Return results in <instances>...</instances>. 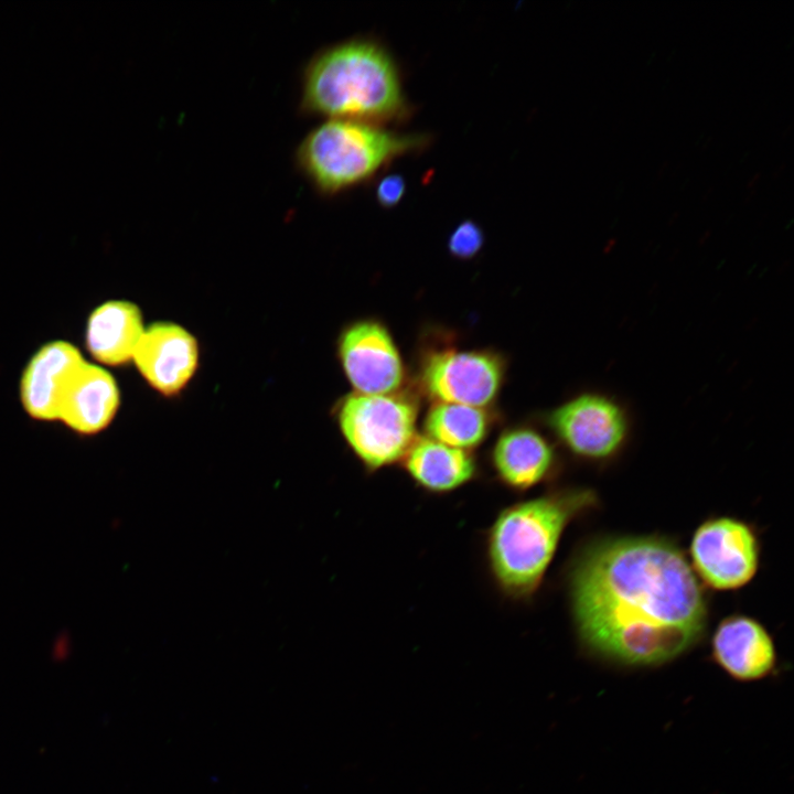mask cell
Instances as JSON below:
<instances>
[{
	"label": "cell",
	"instance_id": "6",
	"mask_svg": "<svg viewBox=\"0 0 794 794\" xmlns=\"http://www.w3.org/2000/svg\"><path fill=\"white\" fill-rule=\"evenodd\" d=\"M507 364L487 348L446 346L422 354L418 385L432 403L490 408L503 387Z\"/></svg>",
	"mask_w": 794,
	"mask_h": 794
},
{
	"label": "cell",
	"instance_id": "7",
	"mask_svg": "<svg viewBox=\"0 0 794 794\" xmlns=\"http://www.w3.org/2000/svg\"><path fill=\"white\" fill-rule=\"evenodd\" d=\"M546 425L573 455L604 460L622 448L629 432L624 408L613 398L582 393L546 415Z\"/></svg>",
	"mask_w": 794,
	"mask_h": 794
},
{
	"label": "cell",
	"instance_id": "20",
	"mask_svg": "<svg viewBox=\"0 0 794 794\" xmlns=\"http://www.w3.org/2000/svg\"><path fill=\"white\" fill-rule=\"evenodd\" d=\"M760 178H761L760 172H757L752 176H750V179L747 182L748 187H750V189L753 187L755 185V183L760 180Z\"/></svg>",
	"mask_w": 794,
	"mask_h": 794
},
{
	"label": "cell",
	"instance_id": "21",
	"mask_svg": "<svg viewBox=\"0 0 794 794\" xmlns=\"http://www.w3.org/2000/svg\"><path fill=\"white\" fill-rule=\"evenodd\" d=\"M784 167H786V163H783L777 169H775L773 176L776 178V175H779L784 170Z\"/></svg>",
	"mask_w": 794,
	"mask_h": 794
},
{
	"label": "cell",
	"instance_id": "14",
	"mask_svg": "<svg viewBox=\"0 0 794 794\" xmlns=\"http://www.w3.org/2000/svg\"><path fill=\"white\" fill-rule=\"evenodd\" d=\"M119 397L114 377L84 361L62 396L57 420L81 434L98 433L112 421Z\"/></svg>",
	"mask_w": 794,
	"mask_h": 794
},
{
	"label": "cell",
	"instance_id": "3",
	"mask_svg": "<svg viewBox=\"0 0 794 794\" xmlns=\"http://www.w3.org/2000/svg\"><path fill=\"white\" fill-rule=\"evenodd\" d=\"M596 503L590 490L565 489L504 507L486 532L485 552L496 588L530 599L543 583L567 526Z\"/></svg>",
	"mask_w": 794,
	"mask_h": 794
},
{
	"label": "cell",
	"instance_id": "12",
	"mask_svg": "<svg viewBox=\"0 0 794 794\" xmlns=\"http://www.w3.org/2000/svg\"><path fill=\"white\" fill-rule=\"evenodd\" d=\"M84 361L68 342L43 345L30 360L20 383V397L26 412L37 420H57L62 396Z\"/></svg>",
	"mask_w": 794,
	"mask_h": 794
},
{
	"label": "cell",
	"instance_id": "15",
	"mask_svg": "<svg viewBox=\"0 0 794 794\" xmlns=\"http://www.w3.org/2000/svg\"><path fill=\"white\" fill-rule=\"evenodd\" d=\"M403 468L416 486L430 494H449L471 483L479 472L472 451L418 436Z\"/></svg>",
	"mask_w": 794,
	"mask_h": 794
},
{
	"label": "cell",
	"instance_id": "18",
	"mask_svg": "<svg viewBox=\"0 0 794 794\" xmlns=\"http://www.w3.org/2000/svg\"><path fill=\"white\" fill-rule=\"evenodd\" d=\"M484 233L473 221L461 222L450 234L448 249L451 256L469 260L475 257L484 245Z\"/></svg>",
	"mask_w": 794,
	"mask_h": 794
},
{
	"label": "cell",
	"instance_id": "16",
	"mask_svg": "<svg viewBox=\"0 0 794 794\" xmlns=\"http://www.w3.org/2000/svg\"><path fill=\"white\" fill-rule=\"evenodd\" d=\"M143 331L142 315L137 305L129 301H108L89 315L87 350L103 364L120 365L132 360Z\"/></svg>",
	"mask_w": 794,
	"mask_h": 794
},
{
	"label": "cell",
	"instance_id": "11",
	"mask_svg": "<svg viewBox=\"0 0 794 794\" xmlns=\"http://www.w3.org/2000/svg\"><path fill=\"white\" fill-rule=\"evenodd\" d=\"M490 462L503 486L526 492L550 479L557 468V455L541 432L527 425H517L498 434Z\"/></svg>",
	"mask_w": 794,
	"mask_h": 794
},
{
	"label": "cell",
	"instance_id": "17",
	"mask_svg": "<svg viewBox=\"0 0 794 794\" xmlns=\"http://www.w3.org/2000/svg\"><path fill=\"white\" fill-rule=\"evenodd\" d=\"M495 415L490 408L432 403L423 419L425 436L443 444L473 451L491 433Z\"/></svg>",
	"mask_w": 794,
	"mask_h": 794
},
{
	"label": "cell",
	"instance_id": "5",
	"mask_svg": "<svg viewBox=\"0 0 794 794\" xmlns=\"http://www.w3.org/2000/svg\"><path fill=\"white\" fill-rule=\"evenodd\" d=\"M419 404L406 391L385 395L352 393L336 412L341 433L365 470L401 462L418 438Z\"/></svg>",
	"mask_w": 794,
	"mask_h": 794
},
{
	"label": "cell",
	"instance_id": "9",
	"mask_svg": "<svg viewBox=\"0 0 794 794\" xmlns=\"http://www.w3.org/2000/svg\"><path fill=\"white\" fill-rule=\"evenodd\" d=\"M337 353L354 393L385 395L404 388V360L393 334L380 320L368 318L347 325L339 337Z\"/></svg>",
	"mask_w": 794,
	"mask_h": 794
},
{
	"label": "cell",
	"instance_id": "2",
	"mask_svg": "<svg viewBox=\"0 0 794 794\" xmlns=\"http://www.w3.org/2000/svg\"><path fill=\"white\" fill-rule=\"evenodd\" d=\"M301 87L300 110L307 116L380 126L410 110L395 60L372 39H350L315 53Z\"/></svg>",
	"mask_w": 794,
	"mask_h": 794
},
{
	"label": "cell",
	"instance_id": "4",
	"mask_svg": "<svg viewBox=\"0 0 794 794\" xmlns=\"http://www.w3.org/2000/svg\"><path fill=\"white\" fill-rule=\"evenodd\" d=\"M428 141L425 135L398 133L364 121L326 119L300 141L294 160L319 194L334 196Z\"/></svg>",
	"mask_w": 794,
	"mask_h": 794
},
{
	"label": "cell",
	"instance_id": "10",
	"mask_svg": "<svg viewBox=\"0 0 794 794\" xmlns=\"http://www.w3.org/2000/svg\"><path fill=\"white\" fill-rule=\"evenodd\" d=\"M132 360L150 386L163 395H175L196 371L197 342L175 323L157 322L143 331Z\"/></svg>",
	"mask_w": 794,
	"mask_h": 794
},
{
	"label": "cell",
	"instance_id": "8",
	"mask_svg": "<svg viewBox=\"0 0 794 794\" xmlns=\"http://www.w3.org/2000/svg\"><path fill=\"white\" fill-rule=\"evenodd\" d=\"M693 570L710 588L734 590L752 580L760 548L748 524L731 517L706 521L690 543Z\"/></svg>",
	"mask_w": 794,
	"mask_h": 794
},
{
	"label": "cell",
	"instance_id": "13",
	"mask_svg": "<svg viewBox=\"0 0 794 794\" xmlns=\"http://www.w3.org/2000/svg\"><path fill=\"white\" fill-rule=\"evenodd\" d=\"M711 647L716 663L738 680L761 679L775 666L772 637L762 624L749 616L722 620L713 633Z\"/></svg>",
	"mask_w": 794,
	"mask_h": 794
},
{
	"label": "cell",
	"instance_id": "1",
	"mask_svg": "<svg viewBox=\"0 0 794 794\" xmlns=\"http://www.w3.org/2000/svg\"><path fill=\"white\" fill-rule=\"evenodd\" d=\"M568 582L581 642L613 662L661 665L704 635L701 587L684 554L666 539L601 540L576 559Z\"/></svg>",
	"mask_w": 794,
	"mask_h": 794
},
{
	"label": "cell",
	"instance_id": "19",
	"mask_svg": "<svg viewBox=\"0 0 794 794\" xmlns=\"http://www.w3.org/2000/svg\"><path fill=\"white\" fill-rule=\"evenodd\" d=\"M405 192V179L399 174H389L378 181L375 194L379 205L390 208L401 201Z\"/></svg>",
	"mask_w": 794,
	"mask_h": 794
}]
</instances>
